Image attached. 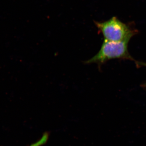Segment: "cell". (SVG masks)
<instances>
[{
  "instance_id": "cell-4",
  "label": "cell",
  "mask_w": 146,
  "mask_h": 146,
  "mask_svg": "<svg viewBox=\"0 0 146 146\" xmlns=\"http://www.w3.org/2000/svg\"><path fill=\"white\" fill-rule=\"evenodd\" d=\"M136 63L137 64V65L139 66V67L140 66H145V67H146V63H143V62H137V61H136Z\"/></svg>"
},
{
  "instance_id": "cell-3",
  "label": "cell",
  "mask_w": 146,
  "mask_h": 146,
  "mask_svg": "<svg viewBox=\"0 0 146 146\" xmlns=\"http://www.w3.org/2000/svg\"><path fill=\"white\" fill-rule=\"evenodd\" d=\"M49 138V133H44L42 138L34 143L32 144L30 146H42L46 144Z\"/></svg>"
},
{
  "instance_id": "cell-1",
  "label": "cell",
  "mask_w": 146,
  "mask_h": 146,
  "mask_svg": "<svg viewBox=\"0 0 146 146\" xmlns=\"http://www.w3.org/2000/svg\"><path fill=\"white\" fill-rule=\"evenodd\" d=\"M128 41L112 42L104 39L98 52L85 63L102 64L111 59L134 60L128 50Z\"/></svg>"
},
{
  "instance_id": "cell-5",
  "label": "cell",
  "mask_w": 146,
  "mask_h": 146,
  "mask_svg": "<svg viewBox=\"0 0 146 146\" xmlns=\"http://www.w3.org/2000/svg\"><path fill=\"white\" fill-rule=\"evenodd\" d=\"M144 86L146 88V82L144 84Z\"/></svg>"
},
{
  "instance_id": "cell-2",
  "label": "cell",
  "mask_w": 146,
  "mask_h": 146,
  "mask_svg": "<svg viewBox=\"0 0 146 146\" xmlns=\"http://www.w3.org/2000/svg\"><path fill=\"white\" fill-rule=\"evenodd\" d=\"M95 23L102 33L104 39L108 41L129 42L136 33V31L115 17L104 22H95Z\"/></svg>"
}]
</instances>
